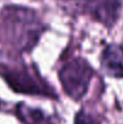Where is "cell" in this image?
Returning a JSON list of instances; mask_svg holds the SVG:
<instances>
[{"instance_id":"cell-1","label":"cell","mask_w":123,"mask_h":124,"mask_svg":"<svg viewBox=\"0 0 123 124\" xmlns=\"http://www.w3.org/2000/svg\"><path fill=\"white\" fill-rule=\"evenodd\" d=\"M43 31L36 12L23 6H6L0 12V40L16 51H30Z\"/></svg>"},{"instance_id":"cell-2","label":"cell","mask_w":123,"mask_h":124,"mask_svg":"<svg viewBox=\"0 0 123 124\" xmlns=\"http://www.w3.org/2000/svg\"><path fill=\"white\" fill-rule=\"evenodd\" d=\"M93 76V68L82 58L68 60L59 70V81L63 90L73 100H81L86 95Z\"/></svg>"},{"instance_id":"cell-3","label":"cell","mask_w":123,"mask_h":124,"mask_svg":"<svg viewBox=\"0 0 123 124\" xmlns=\"http://www.w3.org/2000/svg\"><path fill=\"white\" fill-rule=\"evenodd\" d=\"M0 75L10 88L17 93L49 98H54L56 95L51 87L41 77L27 68L0 66Z\"/></svg>"},{"instance_id":"cell-4","label":"cell","mask_w":123,"mask_h":124,"mask_svg":"<svg viewBox=\"0 0 123 124\" xmlns=\"http://www.w3.org/2000/svg\"><path fill=\"white\" fill-rule=\"evenodd\" d=\"M83 11L94 21L110 28L112 27L121 10V0H81Z\"/></svg>"},{"instance_id":"cell-5","label":"cell","mask_w":123,"mask_h":124,"mask_svg":"<svg viewBox=\"0 0 123 124\" xmlns=\"http://www.w3.org/2000/svg\"><path fill=\"white\" fill-rule=\"evenodd\" d=\"M103 70L111 77L123 78V47L117 43L107 45L101 53Z\"/></svg>"},{"instance_id":"cell-6","label":"cell","mask_w":123,"mask_h":124,"mask_svg":"<svg viewBox=\"0 0 123 124\" xmlns=\"http://www.w3.org/2000/svg\"><path fill=\"white\" fill-rule=\"evenodd\" d=\"M16 115L23 124H58L53 116H49L39 107H32L25 104L16 106Z\"/></svg>"},{"instance_id":"cell-7","label":"cell","mask_w":123,"mask_h":124,"mask_svg":"<svg viewBox=\"0 0 123 124\" xmlns=\"http://www.w3.org/2000/svg\"><path fill=\"white\" fill-rule=\"evenodd\" d=\"M74 124H103V122L95 116H93L92 113H88L86 111H80L75 117Z\"/></svg>"},{"instance_id":"cell-8","label":"cell","mask_w":123,"mask_h":124,"mask_svg":"<svg viewBox=\"0 0 123 124\" xmlns=\"http://www.w3.org/2000/svg\"><path fill=\"white\" fill-rule=\"evenodd\" d=\"M0 106H1V102H0Z\"/></svg>"}]
</instances>
